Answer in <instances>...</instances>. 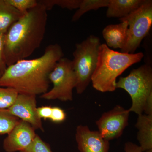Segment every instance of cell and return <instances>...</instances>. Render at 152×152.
Returning <instances> with one entry per match:
<instances>
[{"mask_svg":"<svg viewBox=\"0 0 152 152\" xmlns=\"http://www.w3.org/2000/svg\"><path fill=\"white\" fill-rule=\"evenodd\" d=\"M64 56L59 45H49L39 58L20 60L7 67L0 77V87L12 88L20 94H43L50 87V73Z\"/></svg>","mask_w":152,"mask_h":152,"instance_id":"6da1fadb","label":"cell"},{"mask_svg":"<svg viewBox=\"0 0 152 152\" xmlns=\"http://www.w3.org/2000/svg\"><path fill=\"white\" fill-rule=\"evenodd\" d=\"M47 11L38 2L8 30L5 34L4 49L7 66L26 59L40 46L46 30Z\"/></svg>","mask_w":152,"mask_h":152,"instance_id":"7a4b0ae2","label":"cell"},{"mask_svg":"<svg viewBox=\"0 0 152 152\" xmlns=\"http://www.w3.org/2000/svg\"><path fill=\"white\" fill-rule=\"evenodd\" d=\"M143 57L142 52L126 53L113 50L105 44H101L96 66L92 77L93 88L102 93L114 91L118 77L131 66L140 62Z\"/></svg>","mask_w":152,"mask_h":152,"instance_id":"3957f363","label":"cell"},{"mask_svg":"<svg viewBox=\"0 0 152 152\" xmlns=\"http://www.w3.org/2000/svg\"><path fill=\"white\" fill-rule=\"evenodd\" d=\"M101 44L99 38L94 35H90L84 40L76 44L72 62L77 77L75 88L79 94L86 91L91 82Z\"/></svg>","mask_w":152,"mask_h":152,"instance_id":"277c9868","label":"cell"},{"mask_svg":"<svg viewBox=\"0 0 152 152\" xmlns=\"http://www.w3.org/2000/svg\"><path fill=\"white\" fill-rule=\"evenodd\" d=\"M116 89L124 90L130 96L132 105L130 112L142 114L148 98L152 95V68L142 65L133 69L126 77H121L116 83Z\"/></svg>","mask_w":152,"mask_h":152,"instance_id":"5b68a950","label":"cell"},{"mask_svg":"<svg viewBox=\"0 0 152 152\" xmlns=\"http://www.w3.org/2000/svg\"><path fill=\"white\" fill-rule=\"evenodd\" d=\"M49 80L53 85V88L41 95V98L62 102L73 100V91L76 87L77 77L72 60L61 58L50 73Z\"/></svg>","mask_w":152,"mask_h":152,"instance_id":"8992f818","label":"cell"},{"mask_svg":"<svg viewBox=\"0 0 152 152\" xmlns=\"http://www.w3.org/2000/svg\"><path fill=\"white\" fill-rule=\"evenodd\" d=\"M119 20H126L129 24L126 42L121 52L134 53L151 27L152 1L146 0L139 9Z\"/></svg>","mask_w":152,"mask_h":152,"instance_id":"52a82bcc","label":"cell"},{"mask_svg":"<svg viewBox=\"0 0 152 152\" xmlns=\"http://www.w3.org/2000/svg\"><path fill=\"white\" fill-rule=\"evenodd\" d=\"M130 113L129 110L116 105L111 110L104 113L96 121L102 137L109 141L120 137L128 125Z\"/></svg>","mask_w":152,"mask_h":152,"instance_id":"ba28073f","label":"cell"},{"mask_svg":"<svg viewBox=\"0 0 152 152\" xmlns=\"http://www.w3.org/2000/svg\"><path fill=\"white\" fill-rule=\"evenodd\" d=\"M36 96L18 94L15 102L7 110L11 115L28 123L35 129L44 132L42 120L37 113Z\"/></svg>","mask_w":152,"mask_h":152,"instance_id":"9c48e42d","label":"cell"},{"mask_svg":"<svg viewBox=\"0 0 152 152\" xmlns=\"http://www.w3.org/2000/svg\"><path fill=\"white\" fill-rule=\"evenodd\" d=\"M37 135L29 124L20 120L4 140L3 148L7 152L21 151L31 145Z\"/></svg>","mask_w":152,"mask_h":152,"instance_id":"30bf717a","label":"cell"},{"mask_svg":"<svg viewBox=\"0 0 152 152\" xmlns=\"http://www.w3.org/2000/svg\"><path fill=\"white\" fill-rule=\"evenodd\" d=\"M75 138L80 152H109V141L104 139L99 131L91 130L88 126L77 127Z\"/></svg>","mask_w":152,"mask_h":152,"instance_id":"8fae6325","label":"cell"},{"mask_svg":"<svg viewBox=\"0 0 152 152\" xmlns=\"http://www.w3.org/2000/svg\"><path fill=\"white\" fill-rule=\"evenodd\" d=\"M120 21L118 24L108 25L103 30V37L109 48L121 50L126 42L129 24L126 20Z\"/></svg>","mask_w":152,"mask_h":152,"instance_id":"7c38bea8","label":"cell"},{"mask_svg":"<svg viewBox=\"0 0 152 152\" xmlns=\"http://www.w3.org/2000/svg\"><path fill=\"white\" fill-rule=\"evenodd\" d=\"M146 0H110L106 12L109 18H124L139 9Z\"/></svg>","mask_w":152,"mask_h":152,"instance_id":"4fadbf2b","label":"cell"},{"mask_svg":"<svg viewBox=\"0 0 152 152\" xmlns=\"http://www.w3.org/2000/svg\"><path fill=\"white\" fill-rule=\"evenodd\" d=\"M135 126L138 130L137 139L142 152L152 150V115H138Z\"/></svg>","mask_w":152,"mask_h":152,"instance_id":"5bb4252c","label":"cell"},{"mask_svg":"<svg viewBox=\"0 0 152 152\" xmlns=\"http://www.w3.org/2000/svg\"><path fill=\"white\" fill-rule=\"evenodd\" d=\"M23 14L10 5L6 0H0V34H5L11 26Z\"/></svg>","mask_w":152,"mask_h":152,"instance_id":"9a60e30c","label":"cell"},{"mask_svg":"<svg viewBox=\"0 0 152 152\" xmlns=\"http://www.w3.org/2000/svg\"><path fill=\"white\" fill-rule=\"evenodd\" d=\"M109 2L110 0H82L78 8L72 18V21H77L89 11L96 10L101 8L107 7Z\"/></svg>","mask_w":152,"mask_h":152,"instance_id":"2e32d148","label":"cell"},{"mask_svg":"<svg viewBox=\"0 0 152 152\" xmlns=\"http://www.w3.org/2000/svg\"><path fill=\"white\" fill-rule=\"evenodd\" d=\"M20 120L11 115L7 109L0 110V135L10 132Z\"/></svg>","mask_w":152,"mask_h":152,"instance_id":"e0dca14e","label":"cell"},{"mask_svg":"<svg viewBox=\"0 0 152 152\" xmlns=\"http://www.w3.org/2000/svg\"><path fill=\"white\" fill-rule=\"evenodd\" d=\"M82 0H41L38 2L45 6L47 11L57 6L70 10L78 8Z\"/></svg>","mask_w":152,"mask_h":152,"instance_id":"ac0fdd59","label":"cell"},{"mask_svg":"<svg viewBox=\"0 0 152 152\" xmlns=\"http://www.w3.org/2000/svg\"><path fill=\"white\" fill-rule=\"evenodd\" d=\"M18 93L14 89L0 87V110H7L12 105Z\"/></svg>","mask_w":152,"mask_h":152,"instance_id":"d6986e66","label":"cell"},{"mask_svg":"<svg viewBox=\"0 0 152 152\" xmlns=\"http://www.w3.org/2000/svg\"><path fill=\"white\" fill-rule=\"evenodd\" d=\"M20 152H52V151L50 145L37 134L31 145L26 149Z\"/></svg>","mask_w":152,"mask_h":152,"instance_id":"ffe728a7","label":"cell"},{"mask_svg":"<svg viewBox=\"0 0 152 152\" xmlns=\"http://www.w3.org/2000/svg\"><path fill=\"white\" fill-rule=\"evenodd\" d=\"M6 1L23 14L35 7L38 4V1L37 0H6Z\"/></svg>","mask_w":152,"mask_h":152,"instance_id":"44dd1931","label":"cell"},{"mask_svg":"<svg viewBox=\"0 0 152 152\" xmlns=\"http://www.w3.org/2000/svg\"><path fill=\"white\" fill-rule=\"evenodd\" d=\"M66 114L62 109L58 107H52V113L50 120L52 122L60 124L64 121Z\"/></svg>","mask_w":152,"mask_h":152,"instance_id":"7402d4cb","label":"cell"},{"mask_svg":"<svg viewBox=\"0 0 152 152\" xmlns=\"http://www.w3.org/2000/svg\"><path fill=\"white\" fill-rule=\"evenodd\" d=\"M5 34H0V73L2 75L7 68L5 60L4 49Z\"/></svg>","mask_w":152,"mask_h":152,"instance_id":"603a6c76","label":"cell"},{"mask_svg":"<svg viewBox=\"0 0 152 152\" xmlns=\"http://www.w3.org/2000/svg\"><path fill=\"white\" fill-rule=\"evenodd\" d=\"M52 107L50 106H42L37 108L38 116L42 120H50L52 113Z\"/></svg>","mask_w":152,"mask_h":152,"instance_id":"cb8c5ba5","label":"cell"},{"mask_svg":"<svg viewBox=\"0 0 152 152\" xmlns=\"http://www.w3.org/2000/svg\"><path fill=\"white\" fill-rule=\"evenodd\" d=\"M125 152H142L140 146L132 142H127L125 145Z\"/></svg>","mask_w":152,"mask_h":152,"instance_id":"d4e9b609","label":"cell"},{"mask_svg":"<svg viewBox=\"0 0 152 152\" xmlns=\"http://www.w3.org/2000/svg\"><path fill=\"white\" fill-rule=\"evenodd\" d=\"M144 152H152V150H148V151H146Z\"/></svg>","mask_w":152,"mask_h":152,"instance_id":"484cf974","label":"cell"},{"mask_svg":"<svg viewBox=\"0 0 152 152\" xmlns=\"http://www.w3.org/2000/svg\"><path fill=\"white\" fill-rule=\"evenodd\" d=\"M1 73H0V77H1Z\"/></svg>","mask_w":152,"mask_h":152,"instance_id":"4316f807","label":"cell"}]
</instances>
